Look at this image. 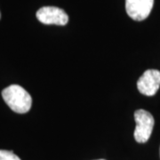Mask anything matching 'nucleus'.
<instances>
[{"mask_svg":"<svg viewBox=\"0 0 160 160\" xmlns=\"http://www.w3.org/2000/svg\"><path fill=\"white\" fill-rule=\"evenodd\" d=\"M159 153H160V151H159Z\"/></svg>","mask_w":160,"mask_h":160,"instance_id":"1a4fd4ad","label":"nucleus"},{"mask_svg":"<svg viewBox=\"0 0 160 160\" xmlns=\"http://www.w3.org/2000/svg\"><path fill=\"white\" fill-rule=\"evenodd\" d=\"M0 160H21V158L12 151L0 149Z\"/></svg>","mask_w":160,"mask_h":160,"instance_id":"423d86ee","label":"nucleus"},{"mask_svg":"<svg viewBox=\"0 0 160 160\" xmlns=\"http://www.w3.org/2000/svg\"><path fill=\"white\" fill-rule=\"evenodd\" d=\"M0 18H1V13H0Z\"/></svg>","mask_w":160,"mask_h":160,"instance_id":"6e6552de","label":"nucleus"},{"mask_svg":"<svg viewBox=\"0 0 160 160\" xmlns=\"http://www.w3.org/2000/svg\"><path fill=\"white\" fill-rule=\"evenodd\" d=\"M153 5L154 0H126V10L132 20L140 22L148 18Z\"/></svg>","mask_w":160,"mask_h":160,"instance_id":"39448f33","label":"nucleus"},{"mask_svg":"<svg viewBox=\"0 0 160 160\" xmlns=\"http://www.w3.org/2000/svg\"><path fill=\"white\" fill-rule=\"evenodd\" d=\"M36 16L40 22L46 25L64 26L69 22V16L66 12L55 6H44L37 12Z\"/></svg>","mask_w":160,"mask_h":160,"instance_id":"7ed1b4c3","label":"nucleus"},{"mask_svg":"<svg viewBox=\"0 0 160 160\" xmlns=\"http://www.w3.org/2000/svg\"><path fill=\"white\" fill-rule=\"evenodd\" d=\"M98 160H105V159H98Z\"/></svg>","mask_w":160,"mask_h":160,"instance_id":"0eeeda50","label":"nucleus"},{"mask_svg":"<svg viewBox=\"0 0 160 160\" xmlns=\"http://www.w3.org/2000/svg\"><path fill=\"white\" fill-rule=\"evenodd\" d=\"M136 126L134 129V139L139 143H145L149 141L154 127V118L145 109H138L134 112Z\"/></svg>","mask_w":160,"mask_h":160,"instance_id":"f03ea898","label":"nucleus"},{"mask_svg":"<svg viewBox=\"0 0 160 160\" xmlns=\"http://www.w3.org/2000/svg\"><path fill=\"white\" fill-rule=\"evenodd\" d=\"M2 97L9 108L19 114L29 111L32 105V99L28 92L18 85H11L2 91Z\"/></svg>","mask_w":160,"mask_h":160,"instance_id":"f257e3e1","label":"nucleus"},{"mask_svg":"<svg viewBox=\"0 0 160 160\" xmlns=\"http://www.w3.org/2000/svg\"><path fill=\"white\" fill-rule=\"evenodd\" d=\"M160 87V71L157 69L146 70L137 82V88L146 96H153Z\"/></svg>","mask_w":160,"mask_h":160,"instance_id":"20e7f679","label":"nucleus"}]
</instances>
